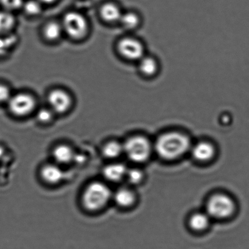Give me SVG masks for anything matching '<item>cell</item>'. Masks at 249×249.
Wrapping results in <instances>:
<instances>
[{
	"mask_svg": "<svg viewBox=\"0 0 249 249\" xmlns=\"http://www.w3.org/2000/svg\"><path fill=\"white\" fill-rule=\"evenodd\" d=\"M125 178H126L128 182L130 183L135 185L141 182L143 176L142 171L138 169H131V170H127Z\"/></svg>",
	"mask_w": 249,
	"mask_h": 249,
	"instance_id": "25",
	"label": "cell"
},
{
	"mask_svg": "<svg viewBox=\"0 0 249 249\" xmlns=\"http://www.w3.org/2000/svg\"><path fill=\"white\" fill-rule=\"evenodd\" d=\"M213 146L209 142H201L193 146L192 154L194 159L199 161H207L214 155Z\"/></svg>",
	"mask_w": 249,
	"mask_h": 249,
	"instance_id": "15",
	"label": "cell"
},
{
	"mask_svg": "<svg viewBox=\"0 0 249 249\" xmlns=\"http://www.w3.org/2000/svg\"><path fill=\"white\" fill-rule=\"evenodd\" d=\"M40 176L46 184L56 185L64 181L65 173L62 170V166L53 162L43 164L40 168Z\"/></svg>",
	"mask_w": 249,
	"mask_h": 249,
	"instance_id": "10",
	"label": "cell"
},
{
	"mask_svg": "<svg viewBox=\"0 0 249 249\" xmlns=\"http://www.w3.org/2000/svg\"><path fill=\"white\" fill-rule=\"evenodd\" d=\"M15 23L16 18L11 12L4 9L0 11V35L9 33Z\"/></svg>",
	"mask_w": 249,
	"mask_h": 249,
	"instance_id": "20",
	"label": "cell"
},
{
	"mask_svg": "<svg viewBox=\"0 0 249 249\" xmlns=\"http://www.w3.org/2000/svg\"><path fill=\"white\" fill-rule=\"evenodd\" d=\"M117 50L122 59L135 64L147 53L144 41L133 35L120 38L117 43Z\"/></svg>",
	"mask_w": 249,
	"mask_h": 249,
	"instance_id": "3",
	"label": "cell"
},
{
	"mask_svg": "<svg viewBox=\"0 0 249 249\" xmlns=\"http://www.w3.org/2000/svg\"><path fill=\"white\" fill-rule=\"evenodd\" d=\"M190 147L189 139L178 132L164 133L157 139L155 149L157 154L164 160H175L188 151Z\"/></svg>",
	"mask_w": 249,
	"mask_h": 249,
	"instance_id": "1",
	"label": "cell"
},
{
	"mask_svg": "<svg viewBox=\"0 0 249 249\" xmlns=\"http://www.w3.org/2000/svg\"><path fill=\"white\" fill-rule=\"evenodd\" d=\"M18 37L16 35L7 36L6 37H0V55L5 54L16 45Z\"/></svg>",
	"mask_w": 249,
	"mask_h": 249,
	"instance_id": "21",
	"label": "cell"
},
{
	"mask_svg": "<svg viewBox=\"0 0 249 249\" xmlns=\"http://www.w3.org/2000/svg\"><path fill=\"white\" fill-rule=\"evenodd\" d=\"M142 21L143 18L140 12L129 10L123 12L119 24L125 30L134 33L142 27Z\"/></svg>",
	"mask_w": 249,
	"mask_h": 249,
	"instance_id": "12",
	"label": "cell"
},
{
	"mask_svg": "<svg viewBox=\"0 0 249 249\" xmlns=\"http://www.w3.org/2000/svg\"><path fill=\"white\" fill-rule=\"evenodd\" d=\"M54 114V113L51 108H42L38 111L36 118L38 122L43 124H47L52 122Z\"/></svg>",
	"mask_w": 249,
	"mask_h": 249,
	"instance_id": "23",
	"label": "cell"
},
{
	"mask_svg": "<svg viewBox=\"0 0 249 249\" xmlns=\"http://www.w3.org/2000/svg\"><path fill=\"white\" fill-rule=\"evenodd\" d=\"M113 192L107 183L93 181L84 188L81 200L82 207L89 212L101 211L112 199Z\"/></svg>",
	"mask_w": 249,
	"mask_h": 249,
	"instance_id": "2",
	"label": "cell"
},
{
	"mask_svg": "<svg viewBox=\"0 0 249 249\" xmlns=\"http://www.w3.org/2000/svg\"><path fill=\"white\" fill-rule=\"evenodd\" d=\"M122 9L118 4L107 3L101 9V16L104 20L110 23H119L123 13Z\"/></svg>",
	"mask_w": 249,
	"mask_h": 249,
	"instance_id": "14",
	"label": "cell"
},
{
	"mask_svg": "<svg viewBox=\"0 0 249 249\" xmlns=\"http://www.w3.org/2000/svg\"><path fill=\"white\" fill-rule=\"evenodd\" d=\"M41 2L45 4H51L54 2L55 0H40Z\"/></svg>",
	"mask_w": 249,
	"mask_h": 249,
	"instance_id": "27",
	"label": "cell"
},
{
	"mask_svg": "<svg viewBox=\"0 0 249 249\" xmlns=\"http://www.w3.org/2000/svg\"><path fill=\"white\" fill-rule=\"evenodd\" d=\"M137 71L142 78H156L161 71V65L158 57L147 53L136 64Z\"/></svg>",
	"mask_w": 249,
	"mask_h": 249,
	"instance_id": "8",
	"label": "cell"
},
{
	"mask_svg": "<svg viewBox=\"0 0 249 249\" xmlns=\"http://www.w3.org/2000/svg\"><path fill=\"white\" fill-rule=\"evenodd\" d=\"M76 153L70 145L60 143L52 150V157L54 162L60 166L67 165L74 161Z\"/></svg>",
	"mask_w": 249,
	"mask_h": 249,
	"instance_id": "11",
	"label": "cell"
},
{
	"mask_svg": "<svg viewBox=\"0 0 249 249\" xmlns=\"http://www.w3.org/2000/svg\"><path fill=\"white\" fill-rule=\"evenodd\" d=\"M0 4L4 10L11 12L22 8L24 3L23 0H0Z\"/></svg>",
	"mask_w": 249,
	"mask_h": 249,
	"instance_id": "24",
	"label": "cell"
},
{
	"mask_svg": "<svg viewBox=\"0 0 249 249\" xmlns=\"http://www.w3.org/2000/svg\"><path fill=\"white\" fill-rule=\"evenodd\" d=\"M123 153L130 161L142 163L149 158L151 145L148 140L142 136H134L123 143Z\"/></svg>",
	"mask_w": 249,
	"mask_h": 249,
	"instance_id": "4",
	"label": "cell"
},
{
	"mask_svg": "<svg viewBox=\"0 0 249 249\" xmlns=\"http://www.w3.org/2000/svg\"><path fill=\"white\" fill-rule=\"evenodd\" d=\"M64 33L62 24L56 21H50L45 25L43 30V35L47 39L54 41L59 39Z\"/></svg>",
	"mask_w": 249,
	"mask_h": 249,
	"instance_id": "18",
	"label": "cell"
},
{
	"mask_svg": "<svg viewBox=\"0 0 249 249\" xmlns=\"http://www.w3.org/2000/svg\"><path fill=\"white\" fill-rule=\"evenodd\" d=\"M112 199L118 207L127 208L134 204L135 196L131 190L127 188H120L113 193Z\"/></svg>",
	"mask_w": 249,
	"mask_h": 249,
	"instance_id": "16",
	"label": "cell"
},
{
	"mask_svg": "<svg viewBox=\"0 0 249 249\" xmlns=\"http://www.w3.org/2000/svg\"><path fill=\"white\" fill-rule=\"evenodd\" d=\"M7 104L12 114L18 117H26L30 114L35 109L36 105L33 96L26 93L12 95Z\"/></svg>",
	"mask_w": 249,
	"mask_h": 249,
	"instance_id": "7",
	"label": "cell"
},
{
	"mask_svg": "<svg viewBox=\"0 0 249 249\" xmlns=\"http://www.w3.org/2000/svg\"><path fill=\"white\" fill-rule=\"evenodd\" d=\"M62 26L64 32L74 39L83 37L88 30L86 18L77 12H70L65 14Z\"/></svg>",
	"mask_w": 249,
	"mask_h": 249,
	"instance_id": "6",
	"label": "cell"
},
{
	"mask_svg": "<svg viewBox=\"0 0 249 249\" xmlns=\"http://www.w3.org/2000/svg\"><path fill=\"white\" fill-rule=\"evenodd\" d=\"M127 170L126 166L123 163H109L103 168V176L108 182H119L125 177Z\"/></svg>",
	"mask_w": 249,
	"mask_h": 249,
	"instance_id": "13",
	"label": "cell"
},
{
	"mask_svg": "<svg viewBox=\"0 0 249 249\" xmlns=\"http://www.w3.org/2000/svg\"><path fill=\"white\" fill-rule=\"evenodd\" d=\"M210 217L207 213H197L193 214L189 221L191 228L196 231H204L209 226Z\"/></svg>",
	"mask_w": 249,
	"mask_h": 249,
	"instance_id": "19",
	"label": "cell"
},
{
	"mask_svg": "<svg viewBox=\"0 0 249 249\" xmlns=\"http://www.w3.org/2000/svg\"><path fill=\"white\" fill-rule=\"evenodd\" d=\"M11 96L10 89L3 84H0V103H8Z\"/></svg>",
	"mask_w": 249,
	"mask_h": 249,
	"instance_id": "26",
	"label": "cell"
},
{
	"mask_svg": "<svg viewBox=\"0 0 249 249\" xmlns=\"http://www.w3.org/2000/svg\"><path fill=\"white\" fill-rule=\"evenodd\" d=\"M235 204L228 196L216 195L210 198L207 204V213L210 217L227 218L235 211Z\"/></svg>",
	"mask_w": 249,
	"mask_h": 249,
	"instance_id": "5",
	"label": "cell"
},
{
	"mask_svg": "<svg viewBox=\"0 0 249 249\" xmlns=\"http://www.w3.org/2000/svg\"><path fill=\"white\" fill-rule=\"evenodd\" d=\"M48 101L53 112L59 114L67 112L71 105V98L69 94L61 89H55L51 91Z\"/></svg>",
	"mask_w": 249,
	"mask_h": 249,
	"instance_id": "9",
	"label": "cell"
},
{
	"mask_svg": "<svg viewBox=\"0 0 249 249\" xmlns=\"http://www.w3.org/2000/svg\"><path fill=\"white\" fill-rule=\"evenodd\" d=\"M123 153V144L115 140L106 142L101 147V154L105 159L113 160Z\"/></svg>",
	"mask_w": 249,
	"mask_h": 249,
	"instance_id": "17",
	"label": "cell"
},
{
	"mask_svg": "<svg viewBox=\"0 0 249 249\" xmlns=\"http://www.w3.org/2000/svg\"><path fill=\"white\" fill-rule=\"evenodd\" d=\"M24 10L25 13L30 16L39 15L42 12V6H41L39 2L35 1V0H30L24 3Z\"/></svg>",
	"mask_w": 249,
	"mask_h": 249,
	"instance_id": "22",
	"label": "cell"
}]
</instances>
